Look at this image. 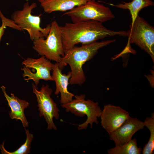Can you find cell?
<instances>
[{"instance_id":"obj_10","label":"cell","mask_w":154,"mask_h":154,"mask_svg":"<svg viewBox=\"0 0 154 154\" xmlns=\"http://www.w3.org/2000/svg\"><path fill=\"white\" fill-rule=\"evenodd\" d=\"M130 117L127 111L119 106L105 105L100 117L101 125L110 134L118 129Z\"/></svg>"},{"instance_id":"obj_11","label":"cell","mask_w":154,"mask_h":154,"mask_svg":"<svg viewBox=\"0 0 154 154\" xmlns=\"http://www.w3.org/2000/svg\"><path fill=\"white\" fill-rule=\"evenodd\" d=\"M145 127L144 121L130 116L116 130L109 134L110 139L114 142L115 145L124 144L132 139L135 133Z\"/></svg>"},{"instance_id":"obj_20","label":"cell","mask_w":154,"mask_h":154,"mask_svg":"<svg viewBox=\"0 0 154 154\" xmlns=\"http://www.w3.org/2000/svg\"><path fill=\"white\" fill-rule=\"evenodd\" d=\"M46 0H38V2L40 3Z\"/></svg>"},{"instance_id":"obj_8","label":"cell","mask_w":154,"mask_h":154,"mask_svg":"<svg viewBox=\"0 0 154 154\" xmlns=\"http://www.w3.org/2000/svg\"><path fill=\"white\" fill-rule=\"evenodd\" d=\"M32 87L33 92L37 98L39 116L43 117L45 119L47 124L48 129L57 130L53 119H58L59 118L60 110L57 104L50 97L53 92L52 89L48 85H42L39 90L34 83L32 84Z\"/></svg>"},{"instance_id":"obj_6","label":"cell","mask_w":154,"mask_h":154,"mask_svg":"<svg viewBox=\"0 0 154 154\" xmlns=\"http://www.w3.org/2000/svg\"><path fill=\"white\" fill-rule=\"evenodd\" d=\"M127 32L128 42L137 45L148 54L154 62V28L138 15Z\"/></svg>"},{"instance_id":"obj_15","label":"cell","mask_w":154,"mask_h":154,"mask_svg":"<svg viewBox=\"0 0 154 154\" xmlns=\"http://www.w3.org/2000/svg\"><path fill=\"white\" fill-rule=\"evenodd\" d=\"M110 5L123 9H128L130 12L133 23L138 16L140 11L142 9L153 6L154 3L151 0H132L130 2L122 1L116 5L110 4Z\"/></svg>"},{"instance_id":"obj_12","label":"cell","mask_w":154,"mask_h":154,"mask_svg":"<svg viewBox=\"0 0 154 154\" xmlns=\"http://www.w3.org/2000/svg\"><path fill=\"white\" fill-rule=\"evenodd\" d=\"M52 71V77L55 82L56 87L54 94L57 95L60 94V101L61 104L70 102L75 96L68 89L69 80L71 76V71L69 72L67 74H63L57 63L54 64Z\"/></svg>"},{"instance_id":"obj_5","label":"cell","mask_w":154,"mask_h":154,"mask_svg":"<svg viewBox=\"0 0 154 154\" xmlns=\"http://www.w3.org/2000/svg\"><path fill=\"white\" fill-rule=\"evenodd\" d=\"M75 99L66 104H61L67 112H70L79 117L86 116L87 119L83 123L78 125V130L85 129L88 125L92 128L93 123H99L98 118L100 117L102 110L98 102L90 100H85V95L75 96Z\"/></svg>"},{"instance_id":"obj_7","label":"cell","mask_w":154,"mask_h":154,"mask_svg":"<svg viewBox=\"0 0 154 154\" xmlns=\"http://www.w3.org/2000/svg\"><path fill=\"white\" fill-rule=\"evenodd\" d=\"M63 15L70 17L74 23L90 20L102 23L115 18L109 7L94 0H88L85 4L75 7Z\"/></svg>"},{"instance_id":"obj_1","label":"cell","mask_w":154,"mask_h":154,"mask_svg":"<svg viewBox=\"0 0 154 154\" xmlns=\"http://www.w3.org/2000/svg\"><path fill=\"white\" fill-rule=\"evenodd\" d=\"M60 27L65 54L77 44H89L106 37L127 36V31L108 29L102 23L94 20L66 23Z\"/></svg>"},{"instance_id":"obj_19","label":"cell","mask_w":154,"mask_h":154,"mask_svg":"<svg viewBox=\"0 0 154 154\" xmlns=\"http://www.w3.org/2000/svg\"><path fill=\"white\" fill-rule=\"evenodd\" d=\"M2 21V24L0 27V42L1 38L3 35L5 29L7 27H8V24L7 22L4 19H1Z\"/></svg>"},{"instance_id":"obj_18","label":"cell","mask_w":154,"mask_h":154,"mask_svg":"<svg viewBox=\"0 0 154 154\" xmlns=\"http://www.w3.org/2000/svg\"><path fill=\"white\" fill-rule=\"evenodd\" d=\"M26 139L25 143L17 150L13 152L7 151L4 147V141L1 144L0 149L2 154H27L30 152L31 144L33 138V135L29 133L28 129H26Z\"/></svg>"},{"instance_id":"obj_13","label":"cell","mask_w":154,"mask_h":154,"mask_svg":"<svg viewBox=\"0 0 154 154\" xmlns=\"http://www.w3.org/2000/svg\"><path fill=\"white\" fill-rule=\"evenodd\" d=\"M1 88L11 109L9 112L10 118L17 121L19 120L25 128L28 127L29 122L25 116L24 110L29 106V102L19 99L13 93H11V96H9L7 94L6 88L4 86H1Z\"/></svg>"},{"instance_id":"obj_21","label":"cell","mask_w":154,"mask_h":154,"mask_svg":"<svg viewBox=\"0 0 154 154\" xmlns=\"http://www.w3.org/2000/svg\"><path fill=\"white\" fill-rule=\"evenodd\" d=\"M129 0V1H131L132 0Z\"/></svg>"},{"instance_id":"obj_16","label":"cell","mask_w":154,"mask_h":154,"mask_svg":"<svg viewBox=\"0 0 154 154\" xmlns=\"http://www.w3.org/2000/svg\"><path fill=\"white\" fill-rule=\"evenodd\" d=\"M142 151L141 147H138L137 139L133 138L124 144L115 145L107 152L108 154H140Z\"/></svg>"},{"instance_id":"obj_2","label":"cell","mask_w":154,"mask_h":154,"mask_svg":"<svg viewBox=\"0 0 154 154\" xmlns=\"http://www.w3.org/2000/svg\"><path fill=\"white\" fill-rule=\"evenodd\" d=\"M115 39L96 41L80 46L72 48L62 57L58 63L59 68L62 70L68 64L71 70V76L69 83L70 85H82L86 78L82 66L87 61L91 59L100 48L114 42Z\"/></svg>"},{"instance_id":"obj_17","label":"cell","mask_w":154,"mask_h":154,"mask_svg":"<svg viewBox=\"0 0 154 154\" xmlns=\"http://www.w3.org/2000/svg\"><path fill=\"white\" fill-rule=\"evenodd\" d=\"M145 126L149 130L150 137L147 143L142 149L143 154H154V112L151 113L150 117H147L144 121Z\"/></svg>"},{"instance_id":"obj_14","label":"cell","mask_w":154,"mask_h":154,"mask_svg":"<svg viewBox=\"0 0 154 154\" xmlns=\"http://www.w3.org/2000/svg\"><path fill=\"white\" fill-rule=\"evenodd\" d=\"M88 0H47L40 3L44 12L50 13L57 11H70L86 3Z\"/></svg>"},{"instance_id":"obj_9","label":"cell","mask_w":154,"mask_h":154,"mask_svg":"<svg viewBox=\"0 0 154 154\" xmlns=\"http://www.w3.org/2000/svg\"><path fill=\"white\" fill-rule=\"evenodd\" d=\"M22 64L24 65L21 70L24 80H32L37 86L40 80L53 81L50 74L54 64L44 56L38 58H28L24 59Z\"/></svg>"},{"instance_id":"obj_3","label":"cell","mask_w":154,"mask_h":154,"mask_svg":"<svg viewBox=\"0 0 154 154\" xmlns=\"http://www.w3.org/2000/svg\"><path fill=\"white\" fill-rule=\"evenodd\" d=\"M37 6L36 3L30 5L25 3L22 9L15 11L12 14L11 19L21 30L27 31L32 40L41 38L46 37L50 30V24L44 28L40 26V16L32 15V10Z\"/></svg>"},{"instance_id":"obj_4","label":"cell","mask_w":154,"mask_h":154,"mask_svg":"<svg viewBox=\"0 0 154 154\" xmlns=\"http://www.w3.org/2000/svg\"><path fill=\"white\" fill-rule=\"evenodd\" d=\"M44 39L41 38L34 40L33 48L40 55L59 63L65 53L60 26L56 20L51 22L50 31Z\"/></svg>"},{"instance_id":"obj_22","label":"cell","mask_w":154,"mask_h":154,"mask_svg":"<svg viewBox=\"0 0 154 154\" xmlns=\"http://www.w3.org/2000/svg\"></svg>"}]
</instances>
